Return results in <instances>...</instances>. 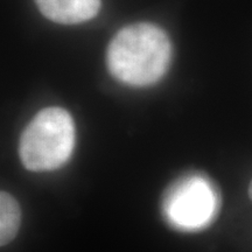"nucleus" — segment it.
Masks as SVG:
<instances>
[{"instance_id":"nucleus-1","label":"nucleus","mask_w":252,"mask_h":252,"mask_svg":"<svg viewBox=\"0 0 252 252\" xmlns=\"http://www.w3.org/2000/svg\"><path fill=\"white\" fill-rule=\"evenodd\" d=\"M172 42L162 28L151 23L128 25L113 36L106 50L110 74L126 86L156 84L168 70Z\"/></svg>"},{"instance_id":"nucleus-2","label":"nucleus","mask_w":252,"mask_h":252,"mask_svg":"<svg viewBox=\"0 0 252 252\" xmlns=\"http://www.w3.org/2000/svg\"><path fill=\"white\" fill-rule=\"evenodd\" d=\"M75 139V124L68 111L58 106L41 110L21 134V162L32 172L58 169L70 158Z\"/></svg>"},{"instance_id":"nucleus-3","label":"nucleus","mask_w":252,"mask_h":252,"mask_svg":"<svg viewBox=\"0 0 252 252\" xmlns=\"http://www.w3.org/2000/svg\"><path fill=\"white\" fill-rule=\"evenodd\" d=\"M220 197L204 175L190 173L178 179L163 195V219L180 231H197L207 226L219 213Z\"/></svg>"},{"instance_id":"nucleus-4","label":"nucleus","mask_w":252,"mask_h":252,"mask_svg":"<svg viewBox=\"0 0 252 252\" xmlns=\"http://www.w3.org/2000/svg\"><path fill=\"white\" fill-rule=\"evenodd\" d=\"M47 19L62 25H77L98 14L100 0H34Z\"/></svg>"},{"instance_id":"nucleus-5","label":"nucleus","mask_w":252,"mask_h":252,"mask_svg":"<svg viewBox=\"0 0 252 252\" xmlns=\"http://www.w3.org/2000/svg\"><path fill=\"white\" fill-rule=\"evenodd\" d=\"M21 223V210L17 200L6 191L0 194V243L7 245L17 236Z\"/></svg>"},{"instance_id":"nucleus-6","label":"nucleus","mask_w":252,"mask_h":252,"mask_svg":"<svg viewBox=\"0 0 252 252\" xmlns=\"http://www.w3.org/2000/svg\"><path fill=\"white\" fill-rule=\"evenodd\" d=\"M249 196H250L251 201H252V180L250 182V186H249Z\"/></svg>"}]
</instances>
